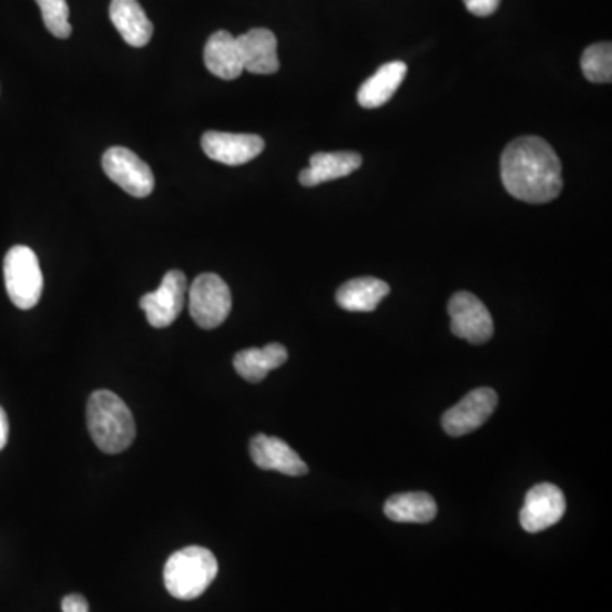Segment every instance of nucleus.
<instances>
[{"label":"nucleus","mask_w":612,"mask_h":612,"mask_svg":"<svg viewBox=\"0 0 612 612\" xmlns=\"http://www.w3.org/2000/svg\"><path fill=\"white\" fill-rule=\"evenodd\" d=\"M500 175L507 193L524 203H550L563 190L560 159L540 136H521L509 143L502 153Z\"/></svg>","instance_id":"1"},{"label":"nucleus","mask_w":612,"mask_h":612,"mask_svg":"<svg viewBox=\"0 0 612 612\" xmlns=\"http://www.w3.org/2000/svg\"><path fill=\"white\" fill-rule=\"evenodd\" d=\"M92 441L106 455H120L135 441L136 426L128 405L113 391H94L88 401Z\"/></svg>","instance_id":"2"},{"label":"nucleus","mask_w":612,"mask_h":612,"mask_svg":"<svg viewBox=\"0 0 612 612\" xmlns=\"http://www.w3.org/2000/svg\"><path fill=\"white\" fill-rule=\"evenodd\" d=\"M218 575L215 554L203 547H187L171 554L164 567L165 589L172 598L193 601L206 592Z\"/></svg>","instance_id":"3"},{"label":"nucleus","mask_w":612,"mask_h":612,"mask_svg":"<svg viewBox=\"0 0 612 612\" xmlns=\"http://www.w3.org/2000/svg\"><path fill=\"white\" fill-rule=\"evenodd\" d=\"M6 289L9 298L21 310H31L43 293V274L34 251L16 245L4 259Z\"/></svg>","instance_id":"4"},{"label":"nucleus","mask_w":612,"mask_h":612,"mask_svg":"<svg viewBox=\"0 0 612 612\" xmlns=\"http://www.w3.org/2000/svg\"><path fill=\"white\" fill-rule=\"evenodd\" d=\"M232 312V293L218 274L204 273L190 288L191 318L204 330L220 327Z\"/></svg>","instance_id":"5"},{"label":"nucleus","mask_w":612,"mask_h":612,"mask_svg":"<svg viewBox=\"0 0 612 612\" xmlns=\"http://www.w3.org/2000/svg\"><path fill=\"white\" fill-rule=\"evenodd\" d=\"M102 169L113 183L132 196L146 197L155 187L152 169L124 146L108 149L102 155Z\"/></svg>","instance_id":"6"},{"label":"nucleus","mask_w":612,"mask_h":612,"mask_svg":"<svg viewBox=\"0 0 612 612\" xmlns=\"http://www.w3.org/2000/svg\"><path fill=\"white\" fill-rule=\"evenodd\" d=\"M451 330L459 339L470 344L489 343L493 336V320L489 308L468 292L452 295L448 305Z\"/></svg>","instance_id":"7"},{"label":"nucleus","mask_w":612,"mask_h":612,"mask_svg":"<svg viewBox=\"0 0 612 612\" xmlns=\"http://www.w3.org/2000/svg\"><path fill=\"white\" fill-rule=\"evenodd\" d=\"M187 279L181 271H169L157 292L146 293L140 299L146 320L152 327L165 328L177 320L186 302Z\"/></svg>","instance_id":"8"},{"label":"nucleus","mask_w":612,"mask_h":612,"mask_svg":"<svg viewBox=\"0 0 612 612\" xmlns=\"http://www.w3.org/2000/svg\"><path fill=\"white\" fill-rule=\"evenodd\" d=\"M565 496L557 484H536L526 496L519 522L524 531L534 534L560 522V519L565 516Z\"/></svg>","instance_id":"9"},{"label":"nucleus","mask_w":612,"mask_h":612,"mask_svg":"<svg viewBox=\"0 0 612 612\" xmlns=\"http://www.w3.org/2000/svg\"><path fill=\"white\" fill-rule=\"evenodd\" d=\"M499 397L492 388H478L449 408L442 417V427L452 438H461L483 426L496 412Z\"/></svg>","instance_id":"10"},{"label":"nucleus","mask_w":612,"mask_h":612,"mask_svg":"<svg viewBox=\"0 0 612 612\" xmlns=\"http://www.w3.org/2000/svg\"><path fill=\"white\" fill-rule=\"evenodd\" d=\"M203 152L225 165H244L259 157L264 140L251 133L206 132L201 139Z\"/></svg>","instance_id":"11"},{"label":"nucleus","mask_w":612,"mask_h":612,"mask_svg":"<svg viewBox=\"0 0 612 612\" xmlns=\"http://www.w3.org/2000/svg\"><path fill=\"white\" fill-rule=\"evenodd\" d=\"M251 456L261 470L279 471L288 477H302L308 473V467L298 452L283 439L257 434L251 441Z\"/></svg>","instance_id":"12"},{"label":"nucleus","mask_w":612,"mask_h":612,"mask_svg":"<svg viewBox=\"0 0 612 612\" xmlns=\"http://www.w3.org/2000/svg\"><path fill=\"white\" fill-rule=\"evenodd\" d=\"M242 67L257 75H271L279 70L277 59V40L273 31L266 28H254L237 38Z\"/></svg>","instance_id":"13"},{"label":"nucleus","mask_w":612,"mask_h":612,"mask_svg":"<svg viewBox=\"0 0 612 612\" xmlns=\"http://www.w3.org/2000/svg\"><path fill=\"white\" fill-rule=\"evenodd\" d=\"M363 157L356 152H320L312 155L310 167L299 174V183L305 187L347 177L361 167Z\"/></svg>","instance_id":"14"},{"label":"nucleus","mask_w":612,"mask_h":612,"mask_svg":"<svg viewBox=\"0 0 612 612\" xmlns=\"http://www.w3.org/2000/svg\"><path fill=\"white\" fill-rule=\"evenodd\" d=\"M110 18L130 47L142 48L153 37V24L139 0H111Z\"/></svg>","instance_id":"15"},{"label":"nucleus","mask_w":612,"mask_h":612,"mask_svg":"<svg viewBox=\"0 0 612 612\" xmlns=\"http://www.w3.org/2000/svg\"><path fill=\"white\" fill-rule=\"evenodd\" d=\"M204 65L223 81H235L244 72L237 38L228 31H216L204 47Z\"/></svg>","instance_id":"16"},{"label":"nucleus","mask_w":612,"mask_h":612,"mask_svg":"<svg viewBox=\"0 0 612 612\" xmlns=\"http://www.w3.org/2000/svg\"><path fill=\"white\" fill-rule=\"evenodd\" d=\"M288 361V350L283 344H267L266 347H252L235 354V371L245 381L259 382L274 369Z\"/></svg>","instance_id":"17"},{"label":"nucleus","mask_w":612,"mask_h":612,"mask_svg":"<svg viewBox=\"0 0 612 612\" xmlns=\"http://www.w3.org/2000/svg\"><path fill=\"white\" fill-rule=\"evenodd\" d=\"M405 75H407V65L404 62L385 63L359 88L357 102L366 110L381 108L394 98L395 92L404 82Z\"/></svg>","instance_id":"18"},{"label":"nucleus","mask_w":612,"mask_h":612,"mask_svg":"<svg viewBox=\"0 0 612 612\" xmlns=\"http://www.w3.org/2000/svg\"><path fill=\"white\" fill-rule=\"evenodd\" d=\"M390 295V286L376 277H357L347 280L337 292V305L347 312H373Z\"/></svg>","instance_id":"19"},{"label":"nucleus","mask_w":612,"mask_h":612,"mask_svg":"<svg viewBox=\"0 0 612 612\" xmlns=\"http://www.w3.org/2000/svg\"><path fill=\"white\" fill-rule=\"evenodd\" d=\"M385 514L395 522L426 524L438 516V506L426 492L398 493L385 503Z\"/></svg>","instance_id":"20"},{"label":"nucleus","mask_w":612,"mask_h":612,"mask_svg":"<svg viewBox=\"0 0 612 612\" xmlns=\"http://www.w3.org/2000/svg\"><path fill=\"white\" fill-rule=\"evenodd\" d=\"M580 65L586 81L609 84L612 81V44L598 43L586 48Z\"/></svg>","instance_id":"21"},{"label":"nucleus","mask_w":612,"mask_h":612,"mask_svg":"<svg viewBox=\"0 0 612 612\" xmlns=\"http://www.w3.org/2000/svg\"><path fill=\"white\" fill-rule=\"evenodd\" d=\"M40 6L41 18H43L47 30L55 38L65 40L72 34L70 26V9L67 0H37Z\"/></svg>","instance_id":"22"},{"label":"nucleus","mask_w":612,"mask_h":612,"mask_svg":"<svg viewBox=\"0 0 612 612\" xmlns=\"http://www.w3.org/2000/svg\"><path fill=\"white\" fill-rule=\"evenodd\" d=\"M468 11L478 18H487L492 16L499 9L500 0H463Z\"/></svg>","instance_id":"23"},{"label":"nucleus","mask_w":612,"mask_h":612,"mask_svg":"<svg viewBox=\"0 0 612 612\" xmlns=\"http://www.w3.org/2000/svg\"><path fill=\"white\" fill-rule=\"evenodd\" d=\"M63 612H89V602L84 595L70 594L63 598L62 601Z\"/></svg>","instance_id":"24"},{"label":"nucleus","mask_w":612,"mask_h":612,"mask_svg":"<svg viewBox=\"0 0 612 612\" xmlns=\"http://www.w3.org/2000/svg\"><path fill=\"white\" fill-rule=\"evenodd\" d=\"M9 439V420L4 408L0 407V451L6 448Z\"/></svg>","instance_id":"25"}]
</instances>
